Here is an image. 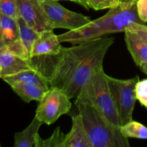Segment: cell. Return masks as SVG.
<instances>
[{
  "label": "cell",
  "mask_w": 147,
  "mask_h": 147,
  "mask_svg": "<svg viewBox=\"0 0 147 147\" xmlns=\"http://www.w3.org/2000/svg\"><path fill=\"white\" fill-rule=\"evenodd\" d=\"M114 41V37L103 36L63 47L49 85L62 89L69 99L76 98L92 73L103 66L105 55Z\"/></svg>",
  "instance_id": "1"
},
{
  "label": "cell",
  "mask_w": 147,
  "mask_h": 147,
  "mask_svg": "<svg viewBox=\"0 0 147 147\" xmlns=\"http://www.w3.org/2000/svg\"><path fill=\"white\" fill-rule=\"evenodd\" d=\"M92 147H129L128 138L122 134L120 126L110 121L102 113L86 102L76 100Z\"/></svg>",
  "instance_id": "2"
},
{
  "label": "cell",
  "mask_w": 147,
  "mask_h": 147,
  "mask_svg": "<svg viewBox=\"0 0 147 147\" xmlns=\"http://www.w3.org/2000/svg\"><path fill=\"white\" fill-rule=\"evenodd\" d=\"M103 66L97 69L81 89L76 100H82L96 108L112 123L121 126L120 119L110 90Z\"/></svg>",
  "instance_id": "3"
},
{
  "label": "cell",
  "mask_w": 147,
  "mask_h": 147,
  "mask_svg": "<svg viewBox=\"0 0 147 147\" xmlns=\"http://www.w3.org/2000/svg\"><path fill=\"white\" fill-rule=\"evenodd\" d=\"M106 77L121 125H124L133 120L136 101L135 88L139 77L136 76L130 79H117L108 75Z\"/></svg>",
  "instance_id": "4"
},
{
  "label": "cell",
  "mask_w": 147,
  "mask_h": 147,
  "mask_svg": "<svg viewBox=\"0 0 147 147\" xmlns=\"http://www.w3.org/2000/svg\"><path fill=\"white\" fill-rule=\"evenodd\" d=\"M71 108V103L62 89L50 86L39 101L35 117L48 126L53 124L62 115L66 114Z\"/></svg>",
  "instance_id": "5"
},
{
  "label": "cell",
  "mask_w": 147,
  "mask_h": 147,
  "mask_svg": "<svg viewBox=\"0 0 147 147\" xmlns=\"http://www.w3.org/2000/svg\"><path fill=\"white\" fill-rule=\"evenodd\" d=\"M48 19L54 29L75 30L91 22L89 17L70 11L55 0H40Z\"/></svg>",
  "instance_id": "6"
},
{
  "label": "cell",
  "mask_w": 147,
  "mask_h": 147,
  "mask_svg": "<svg viewBox=\"0 0 147 147\" xmlns=\"http://www.w3.org/2000/svg\"><path fill=\"white\" fill-rule=\"evenodd\" d=\"M112 11L109 9L108 12L97 20H92L86 25L75 30L58 35L61 43L68 42L72 45L99 38L109 34L115 33L112 26Z\"/></svg>",
  "instance_id": "7"
},
{
  "label": "cell",
  "mask_w": 147,
  "mask_h": 147,
  "mask_svg": "<svg viewBox=\"0 0 147 147\" xmlns=\"http://www.w3.org/2000/svg\"><path fill=\"white\" fill-rule=\"evenodd\" d=\"M18 17L35 31L53 30L40 0H17Z\"/></svg>",
  "instance_id": "8"
},
{
  "label": "cell",
  "mask_w": 147,
  "mask_h": 147,
  "mask_svg": "<svg viewBox=\"0 0 147 147\" xmlns=\"http://www.w3.org/2000/svg\"><path fill=\"white\" fill-rule=\"evenodd\" d=\"M63 46L53 30L40 32L30 51V57L56 55L61 53Z\"/></svg>",
  "instance_id": "9"
},
{
  "label": "cell",
  "mask_w": 147,
  "mask_h": 147,
  "mask_svg": "<svg viewBox=\"0 0 147 147\" xmlns=\"http://www.w3.org/2000/svg\"><path fill=\"white\" fill-rule=\"evenodd\" d=\"M27 60L13 54L5 47L0 48V69L1 78L4 76H12L22 70L31 69Z\"/></svg>",
  "instance_id": "10"
},
{
  "label": "cell",
  "mask_w": 147,
  "mask_h": 147,
  "mask_svg": "<svg viewBox=\"0 0 147 147\" xmlns=\"http://www.w3.org/2000/svg\"><path fill=\"white\" fill-rule=\"evenodd\" d=\"M125 41L135 65L147 63V43L135 32L125 29Z\"/></svg>",
  "instance_id": "11"
},
{
  "label": "cell",
  "mask_w": 147,
  "mask_h": 147,
  "mask_svg": "<svg viewBox=\"0 0 147 147\" xmlns=\"http://www.w3.org/2000/svg\"><path fill=\"white\" fill-rule=\"evenodd\" d=\"M2 79L10 86L14 83H28L36 85L46 90L49 88L48 80L39 72L33 68L22 70L12 76H4Z\"/></svg>",
  "instance_id": "12"
},
{
  "label": "cell",
  "mask_w": 147,
  "mask_h": 147,
  "mask_svg": "<svg viewBox=\"0 0 147 147\" xmlns=\"http://www.w3.org/2000/svg\"><path fill=\"white\" fill-rule=\"evenodd\" d=\"M66 147H92L80 113L72 117V126L67 134Z\"/></svg>",
  "instance_id": "13"
},
{
  "label": "cell",
  "mask_w": 147,
  "mask_h": 147,
  "mask_svg": "<svg viewBox=\"0 0 147 147\" xmlns=\"http://www.w3.org/2000/svg\"><path fill=\"white\" fill-rule=\"evenodd\" d=\"M43 122L35 116L31 123L22 131L17 132L14 134V147H33L35 142L36 136L38 134Z\"/></svg>",
  "instance_id": "14"
},
{
  "label": "cell",
  "mask_w": 147,
  "mask_h": 147,
  "mask_svg": "<svg viewBox=\"0 0 147 147\" xmlns=\"http://www.w3.org/2000/svg\"><path fill=\"white\" fill-rule=\"evenodd\" d=\"M13 91L25 103H30L33 100L40 101L46 92L42 88L28 83H14L10 85Z\"/></svg>",
  "instance_id": "15"
},
{
  "label": "cell",
  "mask_w": 147,
  "mask_h": 147,
  "mask_svg": "<svg viewBox=\"0 0 147 147\" xmlns=\"http://www.w3.org/2000/svg\"><path fill=\"white\" fill-rule=\"evenodd\" d=\"M1 31L4 46L20 40V30L17 19L1 14Z\"/></svg>",
  "instance_id": "16"
},
{
  "label": "cell",
  "mask_w": 147,
  "mask_h": 147,
  "mask_svg": "<svg viewBox=\"0 0 147 147\" xmlns=\"http://www.w3.org/2000/svg\"><path fill=\"white\" fill-rule=\"evenodd\" d=\"M67 134H63L60 130V127H57L53 131V134L48 139L43 140L40 135L36 136L35 147H66L67 144Z\"/></svg>",
  "instance_id": "17"
},
{
  "label": "cell",
  "mask_w": 147,
  "mask_h": 147,
  "mask_svg": "<svg viewBox=\"0 0 147 147\" xmlns=\"http://www.w3.org/2000/svg\"><path fill=\"white\" fill-rule=\"evenodd\" d=\"M17 21L20 30V39L30 55L32 47L35 40L39 37L40 32L35 31L30 26L27 25L21 17H18Z\"/></svg>",
  "instance_id": "18"
},
{
  "label": "cell",
  "mask_w": 147,
  "mask_h": 147,
  "mask_svg": "<svg viewBox=\"0 0 147 147\" xmlns=\"http://www.w3.org/2000/svg\"><path fill=\"white\" fill-rule=\"evenodd\" d=\"M120 129L124 136L127 138L147 139V128L139 122L131 121L120 126Z\"/></svg>",
  "instance_id": "19"
},
{
  "label": "cell",
  "mask_w": 147,
  "mask_h": 147,
  "mask_svg": "<svg viewBox=\"0 0 147 147\" xmlns=\"http://www.w3.org/2000/svg\"><path fill=\"white\" fill-rule=\"evenodd\" d=\"M0 14L12 18H18L17 0H0Z\"/></svg>",
  "instance_id": "20"
},
{
  "label": "cell",
  "mask_w": 147,
  "mask_h": 147,
  "mask_svg": "<svg viewBox=\"0 0 147 147\" xmlns=\"http://www.w3.org/2000/svg\"><path fill=\"white\" fill-rule=\"evenodd\" d=\"M89 9L96 11L110 9L120 4V0H86Z\"/></svg>",
  "instance_id": "21"
},
{
  "label": "cell",
  "mask_w": 147,
  "mask_h": 147,
  "mask_svg": "<svg viewBox=\"0 0 147 147\" xmlns=\"http://www.w3.org/2000/svg\"><path fill=\"white\" fill-rule=\"evenodd\" d=\"M136 100L147 109V79L138 80L135 85Z\"/></svg>",
  "instance_id": "22"
},
{
  "label": "cell",
  "mask_w": 147,
  "mask_h": 147,
  "mask_svg": "<svg viewBox=\"0 0 147 147\" xmlns=\"http://www.w3.org/2000/svg\"><path fill=\"white\" fill-rule=\"evenodd\" d=\"M126 29L135 32L147 43V25H146V24L132 23Z\"/></svg>",
  "instance_id": "23"
},
{
  "label": "cell",
  "mask_w": 147,
  "mask_h": 147,
  "mask_svg": "<svg viewBox=\"0 0 147 147\" xmlns=\"http://www.w3.org/2000/svg\"><path fill=\"white\" fill-rule=\"evenodd\" d=\"M136 8L139 18L143 22H147V0H136Z\"/></svg>",
  "instance_id": "24"
},
{
  "label": "cell",
  "mask_w": 147,
  "mask_h": 147,
  "mask_svg": "<svg viewBox=\"0 0 147 147\" xmlns=\"http://www.w3.org/2000/svg\"><path fill=\"white\" fill-rule=\"evenodd\" d=\"M4 47V42L2 37V31H1V18L0 14V48Z\"/></svg>",
  "instance_id": "25"
},
{
  "label": "cell",
  "mask_w": 147,
  "mask_h": 147,
  "mask_svg": "<svg viewBox=\"0 0 147 147\" xmlns=\"http://www.w3.org/2000/svg\"><path fill=\"white\" fill-rule=\"evenodd\" d=\"M139 67L144 73H146L147 75V63H144L141 65H140Z\"/></svg>",
  "instance_id": "26"
},
{
  "label": "cell",
  "mask_w": 147,
  "mask_h": 147,
  "mask_svg": "<svg viewBox=\"0 0 147 147\" xmlns=\"http://www.w3.org/2000/svg\"><path fill=\"white\" fill-rule=\"evenodd\" d=\"M81 3H82V4H81V5H82V7H85L86 9H89L87 7V4H86V0H81Z\"/></svg>",
  "instance_id": "27"
},
{
  "label": "cell",
  "mask_w": 147,
  "mask_h": 147,
  "mask_svg": "<svg viewBox=\"0 0 147 147\" xmlns=\"http://www.w3.org/2000/svg\"><path fill=\"white\" fill-rule=\"evenodd\" d=\"M55 1H74V2H76V3H77V4H80L81 5V4H82V3H81V0H55Z\"/></svg>",
  "instance_id": "28"
},
{
  "label": "cell",
  "mask_w": 147,
  "mask_h": 147,
  "mask_svg": "<svg viewBox=\"0 0 147 147\" xmlns=\"http://www.w3.org/2000/svg\"><path fill=\"white\" fill-rule=\"evenodd\" d=\"M121 3H124V4H126V3H131L132 1H136V0H120Z\"/></svg>",
  "instance_id": "29"
},
{
  "label": "cell",
  "mask_w": 147,
  "mask_h": 147,
  "mask_svg": "<svg viewBox=\"0 0 147 147\" xmlns=\"http://www.w3.org/2000/svg\"><path fill=\"white\" fill-rule=\"evenodd\" d=\"M0 78H1V69H0Z\"/></svg>",
  "instance_id": "30"
}]
</instances>
